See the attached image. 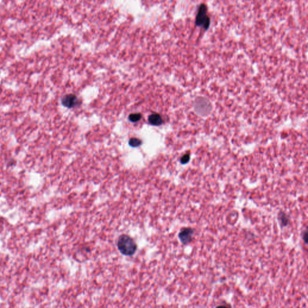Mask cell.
<instances>
[{
  "label": "cell",
  "instance_id": "6",
  "mask_svg": "<svg viewBox=\"0 0 308 308\" xmlns=\"http://www.w3.org/2000/svg\"><path fill=\"white\" fill-rule=\"evenodd\" d=\"M277 219L281 227L287 226L290 222L288 215L283 211H280L277 215Z\"/></svg>",
  "mask_w": 308,
  "mask_h": 308
},
{
  "label": "cell",
  "instance_id": "2",
  "mask_svg": "<svg viewBox=\"0 0 308 308\" xmlns=\"http://www.w3.org/2000/svg\"><path fill=\"white\" fill-rule=\"evenodd\" d=\"M208 9L205 4H201L196 17V25L207 30L210 24V18L207 14Z\"/></svg>",
  "mask_w": 308,
  "mask_h": 308
},
{
  "label": "cell",
  "instance_id": "10",
  "mask_svg": "<svg viewBox=\"0 0 308 308\" xmlns=\"http://www.w3.org/2000/svg\"><path fill=\"white\" fill-rule=\"evenodd\" d=\"M308 231L307 230H306L305 231L303 232V239L304 240V241L306 243H308Z\"/></svg>",
  "mask_w": 308,
  "mask_h": 308
},
{
  "label": "cell",
  "instance_id": "1",
  "mask_svg": "<svg viewBox=\"0 0 308 308\" xmlns=\"http://www.w3.org/2000/svg\"><path fill=\"white\" fill-rule=\"evenodd\" d=\"M117 247L122 254L128 256L134 254L137 249V245L135 241L126 235H122L119 238Z\"/></svg>",
  "mask_w": 308,
  "mask_h": 308
},
{
  "label": "cell",
  "instance_id": "8",
  "mask_svg": "<svg viewBox=\"0 0 308 308\" xmlns=\"http://www.w3.org/2000/svg\"><path fill=\"white\" fill-rule=\"evenodd\" d=\"M142 118V115L140 113L131 114L129 116V120L131 122H139Z\"/></svg>",
  "mask_w": 308,
  "mask_h": 308
},
{
  "label": "cell",
  "instance_id": "9",
  "mask_svg": "<svg viewBox=\"0 0 308 308\" xmlns=\"http://www.w3.org/2000/svg\"><path fill=\"white\" fill-rule=\"evenodd\" d=\"M190 156L189 154H187L185 155H184L181 159V162L182 164H186L187 162H189L190 160Z\"/></svg>",
  "mask_w": 308,
  "mask_h": 308
},
{
  "label": "cell",
  "instance_id": "7",
  "mask_svg": "<svg viewBox=\"0 0 308 308\" xmlns=\"http://www.w3.org/2000/svg\"><path fill=\"white\" fill-rule=\"evenodd\" d=\"M142 141L137 138H131L129 141V145L132 147H137L142 145Z\"/></svg>",
  "mask_w": 308,
  "mask_h": 308
},
{
  "label": "cell",
  "instance_id": "3",
  "mask_svg": "<svg viewBox=\"0 0 308 308\" xmlns=\"http://www.w3.org/2000/svg\"><path fill=\"white\" fill-rule=\"evenodd\" d=\"M195 230L191 227H184L179 233L178 237L181 242L184 245H187L192 242Z\"/></svg>",
  "mask_w": 308,
  "mask_h": 308
},
{
  "label": "cell",
  "instance_id": "5",
  "mask_svg": "<svg viewBox=\"0 0 308 308\" xmlns=\"http://www.w3.org/2000/svg\"><path fill=\"white\" fill-rule=\"evenodd\" d=\"M148 121L150 124L154 126L161 125L163 122L162 116L158 113H154L150 114L149 116Z\"/></svg>",
  "mask_w": 308,
  "mask_h": 308
},
{
  "label": "cell",
  "instance_id": "4",
  "mask_svg": "<svg viewBox=\"0 0 308 308\" xmlns=\"http://www.w3.org/2000/svg\"><path fill=\"white\" fill-rule=\"evenodd\" d=\"M62 102L66 107L72 108L78 103V99L75 95L73 94H69L62 98Z\"/></svg>",
  "mask_w": 308,
  "mask_h": 308
}]
</instances>
